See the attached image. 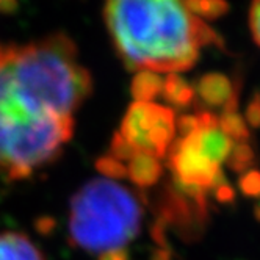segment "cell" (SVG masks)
<instances>
[{"label":"cell","mask_w":260,"mask_h":260,"mask_svg":"<svg viewBox=\"0 0 260 260\" xmlns=\"http://www.w3.org/2000/svg\"><path fill=\"white\" fill-rule=\"evenodd\" d=\"M194 94L196 99L204 107L202 110L219 108L226 110H238V88L237 82L229 79L226 74L221 72H207L201 76L196 82Z\"/></svg>","instance_id":"cell-7"},{"label":"cell","mask_w":260,"mask_h":260,"mask_svg":"<svg viewBox=\"0 0 260 260\" xmlns=\"http://www.w3.org/2000/svg\"><path fill=\"white\" fill-rule=\"evenodd\" d=\"M165 79L157 72L152 71H140L130 85V92L135 102H154L158 96H161Z\"/></svg>","instance_id":"cell-11"},{"label":"cell","mask_w":260,"mask_h":260,"mask_svg":"<svg viewBox=\"0 0 260 260\" xmlns=\"http://www.w3.org/2000/svg\"><path fill=\"white\" fill-rule=\"evenodd\" d=\"M185 7L201 21H215L229 13L228 0H185Z\"/></svg>","instance_id":"cell-13"},{"label":"cell","mask_w":260,"mask_h":260,"mask_svg":"<svg viewBox=\"0 0 260 260\" xmlns=\"http://www.w3.org/2000/svg\"><path fill=\"white\" fill-rule=\"evenodd\" d=\"M161 98L173 110L188 108L196 101L193 85H190L182 76H179V74H168V76L165 77Z\"/></svg>","instance_id":"cell-10"},{"label":"cell","mask_w":260,"mask_h":260,"mask_svg":"<svg viewBox=\"0 0 260 260\" xmlns=\"http://www.w3.org/2000/svg\"><path fill=\"white\" fill-rule=\"evenodd\" d=\"M104 19L128 71L179 74L198 63L202 47H224L185 0H105Z\"/></svg>","instance_id":"cell-1"},{"label":"cell","mask_w":260,"mask_h":260,"mask_svg":"<svg viewBox=\"0 0 260 260\" xmlns=\"http://www.w3.org/2000/svg\"><path fill=\"white\" fill-rule=\"evenodd\" d=\"M125 177L140 190L151 188L163 177L161 160L149 154L137 152L125 163Z\"/></svg>","instance_id":"cell-8"},{"label":"cell","mask_w":260,"mask_h":260,"mask_svg":"<svg viewBox=\"0 0 260 260\" xmlns=\"http://www.w3.org/2000/svg\"><path fill=\"white\" fill-rule=\"evenodd\" d=\"M143 222L140 194L118 180L92 179L74 194L69 209L72 243L91 254H105L137 238Z\"/></svg>","instance_id":"cell-3"},{"label":"cell","mask_w":260,"mask_h":260,"mask_svg":"<svg viewBox=\"0 0 260 260\" xmlns=\"http://www.w3.org/2000/svg\"><path fill=\"white\" fill-rule=\"evenodd\" d=\"M2 52H4V47H2V46H0V57H2Z\"/></svg>","instance_id":"cell-22"},{"label":"cell","mask_w":260,"mask_h":260,"mask_svg":"<svg viewBox=\"0 0 260 260\" xmlns=\"http://www.w3.org/2000/svg\"><path fill=\"white\" fill-rule=\"evenodd\" d=\"M245 119L249 127H252V128L260 127V94H254V98L248 104Z\"/></svg>","instance_id":"cell-18"},{"label":"cell","mask_w":260,"mask_h":260,"mask_svg":"<svg viewBox=\"0 0 260 260\" xmlns=\"http://www.w3.org/2000/svg\"><path fill=\"white\" fill-rule=\"evenodd\" d=\"M0 260H44V255L27 235L19 232H2Z\"/></svg>","instance_id":"cell-9"},{"label":"cell","mask_w":260,"mask_h":260,"mask_svg":"<svg viewBox=\"0 0 260 260\" xmlns=\"http://www.w3.org/2000/svg\"><path fill=\"white\" fill-rule=\"evenodd\" d=\"M16 7V0H0V11H8Z\"/></svg>","instance_id":"cell-20"},{"label":"cell","mask_w":260,"mask_h":260,"mask_svg":"<svg viewBox=\"0 0 260 260\" xmlns=\"http://www.w3.org/2000/svg\"><path fill=\"white\" fill-rule=\"evenodd\" d=\"M255 161V152L251 143H235L231 157L228 160L229 168L235 173H246Z\"/></svg>","instance_id":"cell-14"},{"label":"cell","mask_w":260,"mask_h":260,"mask_svg":"<svg viewBox=\"0 0 260 260\" xmlns=\"http://www.w3.org/2000/svg\"><path fill=\"white\" fill-rule=\"evenodd\" d=\"M99 260H130V257H128V252L125 249H116V251L101 254Z\"/></svg>","instance_id":"cell-19"},{"label":"cell","mask_w":260,"mask_h":260,"mask_svg":"<svg viewBox=\"0 0 260 260\" xmlns=\"http://www.w3.org/2000/svg\"><path fill=\"white\" fill-rule=\"evenodd\" d=\"M166 158H168V168L173 174V180L183 187L207 193L228 183L222 170L198 149L190 135L177 137L170 147Z\"/></svg>","instance_id":"cell-6"},{"label":"cell","mask_w":260,"mask_h":260,"mask_svg":"<svg viewBox=\"0 0 260 260\" xmlns=\"http://www.w3.org/2000/svg\"><path fill=\"white\" fill-rule=\"evenodd\" d=\"M221 128L232 138L234 143H248L251 138V130L245 119L238 113V110H226L221 111V116L218 118Z\"/></svg>","instance_id":"cell-12"},{"label":"cell","mask_w":260,"mask_h":260,"mask_svg":"<svg viewBox=\"0 0 260 260\" xmlns=\"http://www.w3.org/2000/svg\"><path fill=\"white\" fill-rule=\"evenodd\" d=\"M255 213H257V216H258V219H260V207H257V210H255Z\"/></svg>","instance_id":"cell-21"},{"label":"cell","mask_w":260,"mask_h":260,"mask_svg":"<svg viewBox=\"0 0 260 260\" xmlns=\"http://www.w3.org/2000/svg\"><path fill=\"white\" fill-rule=\"evenodd\" d=\"M240 188L246 196L260 198V171H246L240 179Z\"/></svg>","instance_id":"cell-16"},{"label":"cell","mask_w":260,"mask_h":260,"mask_svg":"<svg viewBox=\"0 0 260 260\" xmlns=\"http://www.w3.org/2000/svg\"><path fill=\"white\" fill-rule=\"evenodd\" d=\"M249 28L255 44L260 47V0H252L249 8Z\"/></svg>","instance_id":"cell-17"},{"label":"cell","mask_w":260,"mask_h":260,"mask_svg":"<svg viewBox=\"0 0 260 260\" xmlns=\"http://www.w3.org/2000/svg\"><path fill=\"white\" fill-rule=\"evenodd\" d=\"M91 91V74L79 60L76 43L64 33L4 47L0 107L72 118Z\"/></svg>","instance_id":"cell-2"},{"label":"cell","mask_w":260,"mask_h":260,"mask_svg":"<svg viewBox=\"0 0 260 260\" xmlns=\"http://www.w3.org/2000/svg\"><path fill=\"white\" fill-rule=\"evenodd\" d=\"M96 168L105 179L119 180L125 177V165L118 161L116 158L110 155H102L96 161Z\"/></svg>","instance_id":"cell-15"},{"label":"cell","mask_w":260,"mask_h":260,"mask_svg":"<svg viewBox=\"0 0 260 260\" xmlns=\"http://www.w3.org/2000/svg\"><path fill=\"white\" fill-rule=\"evenodd\" d=\"M74 135V118L0 107V174L25 179L57 160Z\"/></svg>","instance_id":"cell-4"},{"label":"cell","mask_w":260,"mask_h":260,"mask_svg":"<svg viewBox=\"0 0 260 260\" xmlns=\"http://www.w3.org/2000/svg\"><path fill=\"white\" fill-rule=\"evenodd\" d=\"M176 122V111L168 105L134 102L127 108L118 134L137 152L161 160L177 138Z\"/></svg>","instance_id":"cell-5"}]
</instances>
